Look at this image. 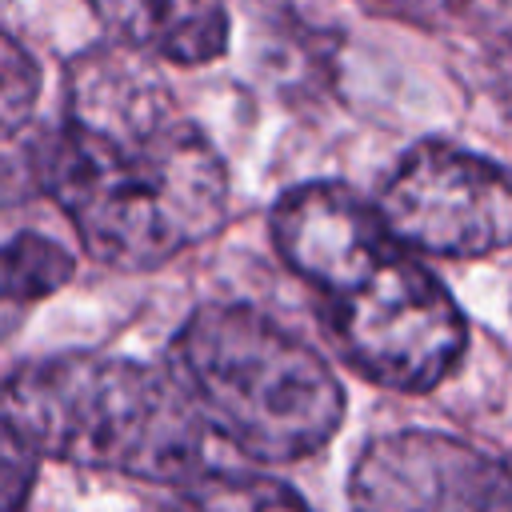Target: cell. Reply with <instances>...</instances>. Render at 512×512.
<instances>
[{"label":"cell","instance_id":"ba28073f","mask_svg":"<svg viewBox=\"0 0 512 512\" xmlns=\"http://www.w3.org/2000/svg\"><path fill=\"white\" fill-rule=\"evenodd\" d=\"M116 44L180 64L204 68L228 52V8L220 0H84Z\"/></svg>","mask_w":512,"mask_h":512},{"label":"cell","instance_id":"4fadbf2b","mask_svg":"<svg viewBox=\"0 0 512 512\" xmlns=\"http://www.w3.org/2000/svg\"><path fill=\"white\" fill-rule=\"evenodd\" d=\"M376 12L404 20V24H420V28H440L448 24L456 12H464L472 0H368Z\"/></svg>","mask_w":512,"mask_h":512},{"label":"cell","instance_id":"3957f363","mask_svg":"<svg viewBox=\"0 0 512 512\" xmlns=\"http://www.w3.org/2000/svg\"><path fill=\"white\" fill-rule=\"evenodd\" d=\"M164 360L208 436L248 460H308L344 424L348 400L332 364L252 304L212 300L192 308Z\"/></svg>","mask_w":512,"mask_h":512},{"label":"cell","instance_id":"7c38bea8","mask_svg":"<svg viewBox=\"0 0 512 512\" xmlns=\"http://www.w3.org/2000/svg\"><path fill=\"white\" fill-rule=\"evenodd\" d=\"M32 484H36V456L0 416V512L20 508L32 496Z\"/></svg>","mask_w":512,"mask_h":512},{"label":"cell","instance_id":"9c48e42d","mask_svg":"<svg viewBox=\"0 0 512 512\" xmlns=\"http://www.w3.org/2000/svg\"><path fill=\"white\" fill-rule=\"evenodd\" d=\"M76 276V256L44 236V232H16L0 240V344H8L32 308L52 300Z\"/></svg>","mask_w":512,"mask_h":512},{"label":"cell","instance_id":"5b68a950","mask_svg":"<svg viewBox=\"0 0 512 512\" xmlns=\"http://www.w3.org/2000/svg\"><path fill=\"white\" fill-rule=\"evenodd\" d=\"M384 232L412 256L480 260L512 240L508 172L460 144H412L372 200Z\"/></svg>","mask_w":512,"mask_h":512},{"label":"cell","instance_id":"277c9868","mask_svg":"<svg viewBox=\"0 0 512 512\" xmlns=\"http://www.w3.org/2000/svg\"><path fill=\"white\" fill-rule=\"evenodd\" d=\"M320 308L340 356L392 392H432L468 348V320L456 296L400 244L348 288L320 296Z\"/></svg>","mask_w":512,"mask_h":512},{"label":"cell","instance_id":"7a4b0ae2","mask_svg":"<svg viewBox=\"0 0 512 512\" xmlns=\"http://www.w3.org/2000/svg\"><path fill=\"white\" fill-rule=\"evenodd\" d=\"M0 416L36 460L172 492L208 468V428L172 376L140 360L104 352L24 360L0 384Z\"/></svg>","mask_w":512,"mask_h":512},{"label":"cell","instance_id":"30bf717a","mask_svg":"<svg viewBox=\"0 0 512 512\" xmlns=\"http://www.w3.org/2000/svg\"><path fill=\"white\" fill-rule=\"evenodd\" d=\"M176 500L192 508H300L304 504V496L284 480H272L260 472H216L212 464L188 488H180Z\"/></svg>","mask_w":512,"mask_h":512},{"label":"cell","instance_id":"6da1fadb","mask_svg":"<svg viewBox=\"0 0 512 512\" xmlns=\"http://www.w3.org/2000/svg\"><path fill=\"white\" fill-rule=\"evenodd\" d=\"M32 180L68 216L84 252L116 272H152L220 232L228 168L180 112L152 60L84 48L64 68L60 128L32 144Z\"/></svg>","mask_w":512,"mask_h":512},{"label":"cell","instance_id":"8fae6325","mask_svg":"<svg viewBox=\"0 0 512 512\" xmlns=\"http://www.w3.org/2000/svg\"><path fill=\"white\" fill-rule=\"evenodd\" d=\"M40 88H44V72L36 56L12 32L0 28V144H8L28 128Z\"/></svg>","mask_w":512,"mask_h":512},{"label":"cell","instance_id":"8992f818","mask_svg":"<svg viewBox=\"0 0 512 512\" xmlns=\"http://www.w3.org/2000/svg\"><path fill=\"white\" fill-rule=\"evenodd\" d=\"M348 500L384 512H508V464L432 428L372 436L348 468Z\"/></svg>","mask_w":512,"mask_h":512},{"label":"cell","instance_id":"52a82bcc","mask_svg":"<svg viewBox=\"0 0 512 512\" xmlns=\"http://www.w3.org/2000/svg\"><path fill=\"white\" fill-rule=\"evenodd\" d=\"M276 256L316 296H332L360 280L396 240L384 232L376 204L340 180H308L288 188L268 216Z\"/></svg>","mask_w":512,"mask_h":512}]
</instances>
